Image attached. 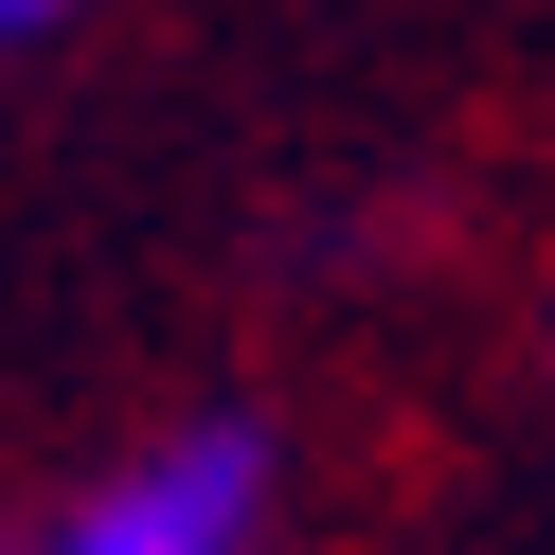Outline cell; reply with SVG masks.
<instances>
[{
  "mask_svg": "<svg viewBox=\"0 0 555 555\" xmlns=\"http://www.w3.org/2000/svg\"><path fill=\"white\" fill-rule=\"evenodd\" d=\"M269 483H287L269 412H197V430L90 466L73 502H37L0 555H251V538H269Z\"/></svg>",
  "mask_w": 555,
  "mask_h": 555,
  "instance_id": "1",
  "label": "cell"
},
{
  "mask_svg": "<svg viewBox=\"0 0 555 555\" xmlns=\"http://www.w3.org/2000/svg\"><path fill=\"white\" fill-rule=\"evenodd\" d=\"M90 0H0V54H37V37H73Z\"/></svg>",
  "mask_w": 555,
  "mask_h": 555,
  "instance_id": "2",
  "label": "cell"
}]
</instances>
